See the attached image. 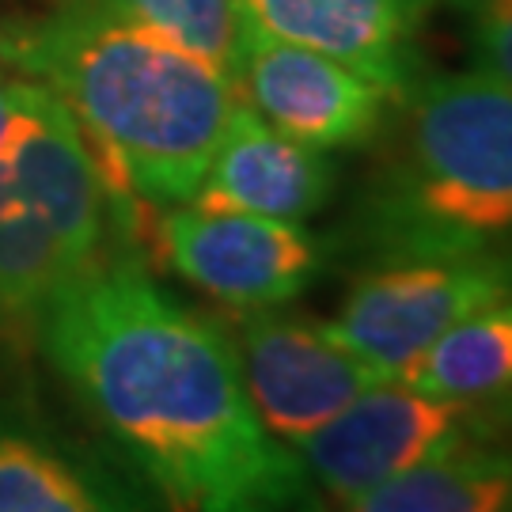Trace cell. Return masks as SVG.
I'll return each instance as SVG.
<instances>
[{
	"label": "cell",
	"instance_id": "cell-7",
	"mask_svg": "<svg viewBox=\"0 0 512 512\" xmlns=\"http://www.w3.org/2000/svg\"><path fill=\"white\" fill-rule=\"evenodd\" d=\"M156 258L194 289L236 311L281 308L323 274V243L293 220L239 209L171 205Z\"/></svg>",
	"mask_w": 512,
	"mask_h": 512
},
{
	"label": "cell",
	"instance_id": "cell-15",
	"mask_svg": "<svg viewBox=\"0 0 512 512\" xmlns=\"http://www.w3.org/2000/svg\"><path fill=\"white\" fill-rule=\"evenodd\" d=\"M88 4L179 42L190 54L217 65L236 84L239 50H243L239 0H88Z\"/></svg>",
	"mask_w": 512,
	"mask_h": 512
},
{
	"label": "cell",
	"instance_id": "cell-5",
	"mask_svg": "<svg viewBox=\"0 0 512 512\" xmlns=\"http://www.w3.org/2000/svg\"><path fill=\"white\" fill-rule=\"evenodd\" d=\"M509 437L512 403H459L406 380H380L323 429L293 444V452L319 494L346 509L410 467Z\"/></svg>",
	"mask_w": 512,
	"mask_h": 512
},
{
	"label": "cell",
	"instance_id": "cell-14",
	"mask_svg": "<svg viewBox=\"0 0 512 512\" xmlns=\"http://www.w3.org/2000/svg\"><path fill=\"white\" fill-rule=\"evenodd\" d=\"M406 384L459 403H512V296L440 334Z\"/></svg>",
	"mask_w": 512,
	"mask_h": 512
},
{
	"label": "cell",
	"instance_id": "cell-1",
	"mask_svg": "<svg viewBox=\"0 0 512 512\" xmlns=\"http://www.w3.org/2000/svg\"><path fill=\"white\" fill-rule=\"evenodd\" d=\"M38 327L57 376L164 512H327L255 414L232 334L164 293L145 262L103 258Z\"/></svg>",
	"mask_w": 512,
	"mask_h": 512
},
{
	"label": "cell",
	"instance_id": "cell-17",
	"mask_svg": "<svg viewBox=\"0 0 512 512\" xmlns=\"http://www.w3.org/2000/svg\"><path fill=\"white\" fill-rule=\"evenodd\" d=\"M12 126H16V80L8 84V80L0 76V148L8 145Z\"/></svg>",
	"mask_w": 512,
	"mask_h": 512
},
{
	"label": "cell",
	"instance_id": "cell-6",
	"mask_svg": "<svg viewBox=\"0 0 512 512\" xmlns=\"http://www.w3.org/2000/svg\"><path fill=\"white\" fill-rule=\"evenodd\" d=\"M512 296V247L372 266L330 330L380 380H406L440 334Z\"/></svg>",
	"mask_w": 512,
	"mask_h": 512
},
{
	"label": "cell",
	"instance_id": "cell-8",
	"mask_svg": "<svg viewBox=\"0 0 512 512\" xmlns=\"http://www.w3.org/2000/svg\"><path fill=\"white\" fill-rule=\"evenodd\" d=\"M236 353L255 414L281 444H300L380 376L330 330L277 308L239 311Z\"/></svg>",
	"mask_w": 512,
	"mask_h": 512
},
{
	"label": "cell",
	"instance_id": "cell-11",
	"mask_svg": "<svg viewBox=\"0 0 512 512\" xmlns=\"http://www.w3.org/2000/svg\"><path fill=\"white\" fill-rule=\"evenodd\" d=\"M0 512H164L126 463L19 414H0Z\"/></svg>",
	"mask_w": 512,
	"mask_h": 512
},
{
	"label": "cell",
	"instance_id": "cell-10",
	"mask_svg": "<svg viewBox=\"0 0 512 512\" xmlns=\"http://www.w3.org/2000/svg\"><path fill=\"white\" fill-rule=\"evenodd\" d=\"M429 0H239L247 31L342 61L391 103L421 80L418 31Z\"/></svg>",
	"mask_w": 512,
	"mask_h": 512
},
{
	"label": "cell",
	"instance_id": "cell-3",
	"mask_svg": "<svg viewBox=\"0 0 512 512\" xmlns=\"http://www.w3.org/2000/svg\"><path fill=\"white\" fill-rule=\"evenodd\" d=\"M395 148L353 217L368 266L512 247V88L490 73L421 76Z\"/></svg>",
	"mask_w": 512,
	"mask_h": 512
},
{
	"label": "cell",
	"instance_id": "cell-13",
	"mask_svg": "<svg viewBox=\"0 0 512 512\" xmlns=\"http://www.w3.org/2000/svg\"><path fill=\"white\" fill-rule=\"evenodd\" d=\"M346 512H512V444L429 459L349 501Z\"/></svg>",
	"mask_w": 512,
	"mask_h": 512
},
{
	"label": "cell",
	"instance_id": "cell-16",
	"mask_svg": "<svg viewBox=\"0 0 512 512\" xmlns=\"http://www.w3.org/2000/svg\"><path fill=\"white\" fill-rule=\"evenodd\" d=\"M471 19V57L478 73H490L512 88V0H478L463 8Z\"/></svg>",
	"mask_w": 512,
	"mask_h": 512
},
{
	"label": "cell",
	"instance_id": "cell-4",
	"mask_svg": "<svg viewBox=\"0 0 512 512\" xmlns=\"http://www.w3.org/2000/svg\"><path fill=\"white\" fill-rule=\"evenodd\" d=\"M107 202L69 107L16 80V126L0 148V311L31 315L103 262Z\"/></svg>",
	"mask_w": 512,
	"mask_h": 512
},
{
	"label": "cell",
	"instance_id": "cell-9",
	"mask_svg": "<svg viewBox=\"0 0 512 512\" xmlns=\"http://www.w3.org/2000/svg\"><path fill=\"white\" fill-rule=\"evenodd\" d=\"M236 92L258 118L311 148H349L384 126L387 99L334 57L243 27Z\"/></svg>",
	"mask_w": 512,
	"mask_h": 512
},
{
	"label": "cell",
	"instance_id": "cell-12",
	"mask_svg": "<svg viewBox=\"0 0 512 512\" xmlns=\"http://www.w3.org/2000/svg\"><path fill=\"white\" fill-rule=\"evenodd\" d=\"M330 190L334 167L323 148L274 129L239 99L194 202L300 224L327 205Z\"/></svg>",
	"mask_w": 512,
	"mask_h": 512
},
{
	"label": "cell",
	"instance_id": "cell-18",
	"mask_svg": "<svg viewBox=\"0 0 512 512\" xmlns=\"http://www.w3.org/2000/svg\"><path fill=\"white\" fill-rule=\"evenodd\" d=\"M452 4H459V8H467V4H478V0H452Z\"/></svg>",
	"mask_w": 512,
	"mask_h": 512
},
{
	"label": "cell",
	"instance_id": "cell-2",
	"mask_svg": "<svg viewBox=\"0 0 512 512\" xmlns=\"http://www.w3.org/2000/svg\"><path fill=\"white\" fill-rule=\"evenodd\" d=\"M0 57L54 92L156 209L194 202L239 103L217 65L88 0L8 23Z\"/></svg>",
	"mask_w": 512,
	"mask_h": 512
}]
</instances>
